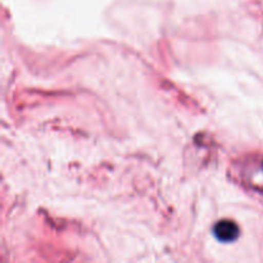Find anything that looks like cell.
Returning <instances> with one entry per match:
<instances>
[{"mask_svg":"<svg viewBox=\"0 0 263 263\" xmlns=\"http://www.w3.org/2000/svg\"><path fill=\"white\" fill-rule=\"evenodd\" d=\"M213 233L218 240L223 241V243H230L238 238L239 228L233 221L222 220L216 223L215 228H213Z\"/></svg>","mask_w":263,"mask_h":263,"instance_id":"6da1fadb","label":"cell"}]
</instances>
